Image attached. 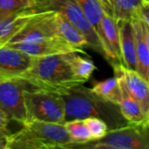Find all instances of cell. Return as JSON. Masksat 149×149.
I'll use <instances>...</instances> for the list:
<instances>
[{
  "label": "cell",
  "instance_id": "cell-32",
  "mask_svg": "<svg viewBox=\"0 0 149 149\" xmlns=\"http://www.w3.org/2000/svg\"><path fill=\"white\" fill-rule=\"evenodd\" d=\"M143 2H144V1H143ZM145 3H147L149 5V2H145Z\"/></svg>",
  "mask_w": 149,
  "mask_h": 149
},
{
  "label": "cell",
  "instance_id": "cell-23",
  "mask_svg": "<svg viewBox=\"0 0 149 149\" xmlns=\"http://www.w3.org/2000/svg\"><path fill=\"white\" fill-rule=\"evenodd\" d=\"M84 122L90 133L92 141H97L104 137L108 132L109 128L107 124L101 119L90 117L84 119Z\"/></svg>",
  "mask_w": 149,
  "mask_h": 149
},
{
  "label": "cell",
  "instance_id": "cell-24",
  "mask_svg": "<svg viewBox=\"0 0 149 149\" xmlns=\"http://www.w3.org/2000/svg\"><path fill=\"white\" fill-rule=\"evenodd\" d=\"M26 9H32L30 0H0V11L11 13Z\"/></svg>",
  "mask_w": 149,
  "mask_h": 149
},
{
  "label": "cell",
  "instance_id": "cell-5",
  "mask_svg": "<svg viewBox=\"0 0 149 149\" xmlns=\"http://www.w3.org/2000/svg\"><path fill=\"white\" fill-rule=\"evenodd\" d=\"M23 95L26 110V121L40 120L65 123L64 101L59 93L29 86L24 90Z\"/></svg>",
  "mask_w": 149,
  "mask_h": 149
},
{
  "label": "cell",
  "instance_id": "cell-22",
  "mask_svg": "<svg viewBox=\"0 0 149 149\" xmlns=\"http://www.w3.org/2000/svg\"><path fill=\"white\" fill-rule=\"evenodd\" d=\"M64 126L69 136L75 142L73 148H75L76 146L83 145L92 141L90 133L84 122V120H72L66 121Z\"/></svg>",
  "mask_w": 149,
  "mask_h": 149
},
{
  "label": "cell",
  "instance_id": "cell-4",
  "mask_svg": "<svg viewBox=\"0 0 149 149\" xmlns=\"http://www.w3.org/2000/svg\"><path fill=\"white\" fill-rule=\"evenodd\" d=\"M149 149V121L129 123L124 127L108 130L99 140L76 146L75 148Z\"/></svg>",
  "mask_w": 149,
  "mask_h": 149
},
{
  "label": "cell",
  "instance_id": "cell-17",
  "mask_svg": "<svg viewBox=\"0 0 149 149\" xmlns=\"http://www.w3.org/2000/svg\"><path fill=\"white\" fill-rule=\"evenodd\" d=\"M104 11L110 14L117 22L131 20L142 4L143 0H99Z\"/></svg>",
  "mask_w": 149,
  "mask_h": 149
},
{
  "label": "cell",
  "instance_id": "cell-11",
  "mask_svg": "<svg viewBox=\"0 0 149 149\" xmlns=\"http://www.w3.org/2000/svg\"><path fill=\"white\" fill-rule=\"evenodd\" d=\"M100 28V39L105 52V59H107L112 65L117 63L121 64L120 38L118 22L110 14L104 11Z\"/></svg>",
  "mask_w": 149,
  "mask_h": 149
},
{
  "label": "cell",
  "instance_id": "cell-34",
  "mask_svg": "<svg viewBox=\"0 0 149 149\" xmlns=\"http://www.w3.org/2000/svg\"><path fill=\"white\" fill-rule=\"evenodd\" d=\"M148 83H149V78H148Z\"/></svg>",
  "mask_w": 149,
  "mask_h": 149
},
{
  "label": "cell",
  "instance_id": "cell-15",
  "mask_svg": "<svg viewBox=\"0 0 149 149\" xmlns=\"http://www.w3.org/2000/svg\"><path fill=\"white\" fill-rule=\"evenodd\" d=\"M54 22L57 36L66 40L71 46L84 53L83 48L89 47L87 39L83 34L66 17V16L59 11L54 10Z\"/></svg>",
  "mask_w": 149,
  "mask_h": 149
},
{
  "label": "cell",
  "instance_id": "cell-7",
  "mask_svg": "<svg viewBox=\"0 0 149 149\" xmlns=\"http://www.w3.org/2000/svg\"><path fill=\"white\" fill-rule=\"evenodd\" d=\"M29 85L24 80L13 78H0V107L11 120L20 124L26 121L24 90Z\"/></svg>",
  "mask_w": 149,
  "mask_h": 149
},
{
  "label": "cell",
  "instance_id": "cell-12",
  "mask_svg": "<svg viewBox=\"0 0 149 149\" xmlns=\"http://www.w3.org/2000/svg\"><path fill=\"white\" fill-rule=\"evenodd\" d=\"M33 59V56L0 45V78L21 75L31 66Z\"/></svg>",
  "mask_w": 149,
  "mask_h": 149
},
{
  "label": "cell",
  "instance_id": "cell-20",
  "mask_svg": "<svg viewBox=\"0 0 149 149\" xmlns=\"http://www.w3.org/2000/svg\"><path fill=\"white\" fill-rule=\"evenodd\" d=\"M92 92L103 100L119 105L122 98V92L119 79L114 77L103 81L97 82L91 88Z\"/></svg>",
  "mask_w": 149,
  "mask_h": 149
},
{
  "label": "cell",
  "instance_id": "cell-3",
  "mask_svg": "<svg viewBox=\"0 0 149 149\" xmlns=\"http://www.w3.org/2000/svg\"><path fill=\"white\" fill-rule=\"evenodd\" d=\"M74 146L64 124L32 120L9 135L7 149H70Z\"/></svg>",
  "mask_w": 149,
  "mask_h": 149
},
{
  "label": "cell",
  "instance_id": "cell-9",
  "mask_svg": "<svg viewBox=\"0 0 149 149\" xmlns=\"http://www.w3.org/2000/svg\"><path fill=\"white\" fill-rule=\"evenodd\" d=\"M4 45L13 49H17L33 57L51 56L71 52H82L71 46L66 40L58 36L47 38L36 41L10 43Z\"/></svg>",
  "mask_w": 149,
  "mask_h": 149
},
{
  "label": "cell",
  "instance_id": "cell-18",
  "mask_svg": "<svg viewBox=\"0 0 149 149\" xmlns=\"http://www.w3.org/2000/svg\"><path fill=\"white\" fill-rule=\"evenodd\" d=\"M118 78L119 79L122 92L121 101L119 105L122 115L129 123H141L146 120L147 118L143 113L140 104L130 94L123 80L119 77Z\"/></svg>",
  "mask_w": 149,
  "mask_h": 149
},
{
  "label": "cell",
  "instance_id": "cell-14",
  "mask_svg": "<svg viewBox=\"0 0 149 149\" xmlns=\"http://www.w3.org/2000/svg\"><path fill=\"white\" fill-rule=\"evenodd\" d=\"M38 10L26 9L9 13L0 19V45H4L30 21Z\"/></svg>",
  "mask_w": 149,
  "mask_h": 149
},
{
  "label": "cell",
  "instance_id": "cell-16",
  "mask_svg": "<svg viewBox=\"0 0 149 149\" xmlns=\"http://www.w3.org/2000/svg\"><path fill=\"white\" fill-rule=\"evenodd\" d=\"M132 24L134 31L135 38V50L137 58V70L136 72L148 82L149 78V48L146 43L143 35V29L141 20L137 17H133Z\"/></svg>",
  "mask_w": 149,
  "mask_h": 149
},
{
  "label": "cell",
  "instance_id": "cell-10",
  "mask_svg": "<svg viewBox=\"0 0 149 149\" xmlns=\"http://www.w3.org/2000/svg\"><path fill=\"white\" fill-rule=\"evenodd\" d=\"M115 76L125 83L130 94L140 104L143 113L148 119L149 115V83L136 71L126 69L122 64L112 65Z\"/></svg>",
  "mask_w": 149,
  "mask_h": 149
},
{
  "label": "cell",
  "instance_id": "cell-29",
  "mask_svg": "<svg viewBox=\"0 0 149 149\" xmlns=\"http://www.w3.org/2000/svg\"><path fill=\"white\" fill-rule=\"evenodd\" d=\"M141 19V18H140ZM141 25H142V29H143V35H144V38L146 40V43L148 45L149 48V25L147 24L145 22H143L141 20Z\"/></svg>",
  "mask_w": 149,
  "mask_h": 149
},
{
  "label": "cell",
  "instance_id": "cell-13",
  "mask_svg": "<svg viewBox=\"0 0 149 149\" xmlns=\"http://www.w3.org/2000/svg\"><path fill=\"white\" fill-rule=\"evenodd\" d=\"M119 38H120V51H121V64L126 69L137 70V58L135 50L134 31L131 20L118 21Z\"/></svg>",
  "mask_w": 149,
  "mask_h": 149
},
{
  "label": "cell",
  "instance_id": "cell-1",
  "mask_svg": "<svg viewBox=\"0 0 149 149\" xmlns=\"http://www.w3.org/2000/svg\"><path fill=\"white\" fill-rule=\"evenodd\" d=\"M64 101L65 122L96 117L103 120L109 130L124 127L129 122L121 113L119 106L106 101L83 85L59 93Z\"/></svg>",
  "mask_w": 149,
  "mask_h": 149
},
{
  "label": "cell",
  "instance_id": "cell-8",
  "mask_svg": "<svg viewBox=\"0 0 149 149\" xmlns=\"http://www.w3.org/2000/svg\"><path fill=\"white\" fill-rule=\"evenodd\" d=\"M55 36H57V31L54 10H38L34 17L6 44L36 41Z\"/></svg>",
  "mask_w": 149,
  "mask_h": 149
},
{
  "label": "cell",
  "instance_id": "cell-33",
  "mask_svg": "<svg viewBox=\"0 0 149 149\" xmlns=\"http://www.w3.org/2000/svg\"><path fill=\"white\" fill-rule=\"evenodd\" d=\"M148 120L149 121V115H148Z\"/></svg>",
  "mask_w": 149,
  "mask_h": 149
},
{
  "label": "cell",
  "instance_id": "cell-26",
  "mask_svg": "<svg viewBox=\"0 0 149 149\" xmlns=\"http://www.w3.org/2000/svg\"><path fill=\"white\" fill-rule=\"evenodd\" d=\"M10 120H11V119L9 118L7 113L0 107V130L8 131L7 130V126H8Z\"/></svg>",
  "mask_w": 149,
  "mask_h": 149
},
{
  "label": "cell",
  "instance_id": "cell-31",
  "mask_svg": "<svg viewBox=\"0 0 149 149\" xmlns=\"http://www.w3.org/2000/svg\"><path fill=\"white\" fill-rule=\"evenodd\" d=\"M144 2H149V0H143Z\"/></svg>",
  "mask_w": 149,
  "mask_h": 149
},
{
  "label": "cell",
  "instance_id": "cell-28",
  "mask_svg": "<svg viewBox=\"0 0 149 149\" xmlns=\"http://www.w3.org/2000/svg\"><path fill=\"white\" fill-rule=\"evenodd\" d=\"M10 134L11 133L9 131L0 130V149H7Z\"/></svg>",
  "mask_w": 149,
  "mask_h": 149
},
{
  "label": "cell",
  "instance_id": "cell-19",
  "mask_svg": "<svg viewBox=\"0 0 149 149\" xmlns=\"http://www.w3.org/2000/svg\"><path fill=\"white\" fill-rule=\"evenodd\" d=\"M77 52H71L63 53V56L69 64L74 74L86 83L97 67L91 59L83 58Z\"/></svg>",
  "mask_w": 149,
  "mask_h": 149
},
{
  "label": "cell",
  "instance_id": "cell-30",
  "mask_svg": "<svg viewBox=\"0 0 149 149\" xmlns=\"http://www.w3.org/2000/svg\"><path fill=\"white\" fill-rule=\"evenodd\" d=\"M8 14H9V12H3V11H0V19H1L3 17L8 15Z\"/></svg>",
  "mask_w": 149,
  "mask_h": 149
},
{
  "label": "cell",
  "instance_id": "cell-2",
  "mask_svg": "<svg viewBox=\"0 0 149 149\" xmlns=\"http://www.w3.org/2000/svg\"><path fill=\"white\" fill-rule=\"evenodd\" d=\"M17 78L33 88L57 93L84 84L74 74L63 53L34 57L31 66Z\"/></svg>",
  "mask_w": 149,
  "mask_h": 149
},
{
  "label": "cell",
  "instance_id": "cell-27",
  "mask_svg": "<svg viewBox=\"0 0 149 149\" xmlns=\"http://www.w3.org/2000/svg\"><path fill=\"white\" fill-rule=\"evenodd\" d=\"M32 4V9L35 10H44L50 3L51 0H30Z\"/></svg>",
  "mask_w": 149,
  "mask_h": 149
},
{
  "label": "cell",
  "instance_id": "cell-25",
  "mask_svg": "<svg viewBox=\"0 0 149 149\" xmlns=\"http://www.w3.org/2000/svg\"><path fill=\"white\" fill-rule=\"evenodd\" d=\"M136 16L149 25V5L147 3H142L136 13Z\"/></svg>",
  "mask_w": 149,
  "mask_h": 149
},
{
  "label": "cell",
  "instance_id": "cell-21",
  "mask_svg": "<svg viewBox=\"0 0 149 149\" xmlns=\"http://www.w3.org/2000/svg\"><path fill=\"white\" fill-rule=\"evenodd\" d=\"M76 2L82 8L83 13L85 14L86 17L88 18L100 38V24L103 17L104 10L99 0H76Z\"/></svg>",
  "mask_w": 149,
  "mask_h": 149
},
{
  "label": "cell",
  "instance_id": "cell-6",
  "mask_svg": "<svg viewBox=\"0 0 149 149\" xmlns=\"http://www.w3.org/2000/svg\"><path fill=\"white\" fill-rule=\"evenodd\" d=\"M59 10L83 34L90 48L106 58L102 42L76 0H51L44 10Z\"/></svg>",
  "mask_w": 149,
  "mask_h": 149
}]
</instances>
